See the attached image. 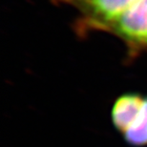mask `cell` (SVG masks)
Here are the masks:
<instances>
[{"mask_svg":"<svg viewBox=\"0 0 147 147\" xmlns=\"http://www.w3.org/2000/svg\"><path fill=\"white\" fill-rule=\"evenodd\" d=\"M139 0H52L57 6H69L78 11L76 33L84 36L102 30L132 8Z\"/></svg>","mask_w":147,"mask_h":147,"instance_id":"cell-1","label":"cell"},{"mask_svg":"<svg viewBox=\"0 0 147 147\" xmlns=\"http://www.w3.org/2000/svg\"><path fill=\"white\" fill-rule=\"evenodd\" d=\"M102 32L122 40L129 57L147 51V0H139L133 7L109 23Z\"/></svg>","mask_w":147,"mask_h":147,"instance_id":"cell-2","label":"cell"},{"mask_svg":"<svg viewBox=\"0 0 147 147\" xmlns=\"http://www.w3.org/2000/svg\"><path fill=\"white\" fill-rule=\"evenodd\" d=\"M145 96L139 93H126L115 100L111 110V119L114 127L123 134L142 110Z\"/></svg>","mask_w":147,"mask_h":147,"instance_id":"cell-3","label":"cell"},{"mask_svg":"<svg viewBox=\"0 0 147 147\" xmlns=\"http://www.w3.org/2000/svg\"><path fill=\"white\" fill-rule=\"evenodd\" d=\"M122 137L131 146L147 145V96H145L142 110L127 130L122 134Z\"/></svg>","mask_w":147,"mask_h":147,"instance_id":"cell-4","label":"cell"}]
</instances>
